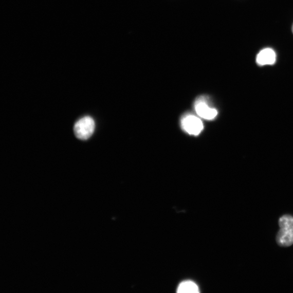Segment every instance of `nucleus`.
I'll use <instances>...</instances> for the list:
<instances>
[{
  "label": "nucleus",
  "mask_w": 293,
  "mask_h": 293,
  "mask_svg": "<svg viewBox=\"0 0 293 293\" xmlns=\"http://www.w3.org/2000/svg\"><path fill=\"white\" fill-rule=\"evenodd\" d=\"M182 129L191 135H198L204 129L202 121L197 117L188 115L182 120Z\"/></svg>",
  "instance_id": "7ed1b4c3"
},
{
  "label": "nucleus",
  "mask_w": 293,
  "mask_h": 293,
  "mask_svg": "<svg viewBox=\"0 0 293 293\" xmlns=\"http://www.w3.org/2000/svg\"><path fill=\"white\" fill-rule=\"evenodd\" d=\"M95 129L94 120L90 116H85L78 121L74 126V133L78 139L86 140L93 134Z\"/></svg>",
  "instance_id": "f03ea898"
},
{
  "label": "nucleus",
  "mask_w": 293,
  "mask_h": 293,
  "mask_svg": "<svg viewBox=\"0 0 293 293\" xmlns=\"http://www.w3.org/2000/svg\"><path fill=\"white\" fill-rule=\"evenodd\" d=\"M277 60V55L274 51L270 48L263 49L257 55V63L260 66L272 65Z\"/></svg>",
  "instance_id": "39448f33"
},
{
  "label": "nucleus",
  "mask_w": 293,
  "mask_h": 293,
  "mask_svg": "<svg viewBox=\"0 0 293 293\" xmlns=\"http://www.w3.org/2000/svg\"><path fill=\"white\" fill-rule=\"evenodd\" d=\"M177 292L180 293H197L199 292V290L198 286L195 283L187 281L180 283L178 288Z\"/></svg>",
  "instance_id": "423d86ee"
},
{
  "label": "nucleus",
  "mask_w": 293,
  "mask_h": 293,
  "mask_svg": "<svg viewBox=\"0 0 293 293\" xmlns=\"http://www.w3.org/2000/svg\"><path fill=\"white\" fill-rule=\"evenodd\" d=\"M195 109L198 116L206 120H213L218 114L216 109L212 108L206 101L202 99H199L195 102Z\"/></svg>",
  "instance_id": "20e7f679"
},
{
  "label": "nucleus",
  "mask_w": 293,
  "mask_h": 293,
  "mask_svg": "<svg viewBox=\"0 0 293 293\" xmlns=\"http://www.w3.org/2000/svg\"><path fill=\"white\" fill-rule=\"evenodd\" d=\"M280 230L277 236L279 245L290 247L293 244V217L289 214L282 216L279 222Z\"/></svg>",
  "instance_id": "f257e3e1"
},
{
  "label": "nucleus",
  "mask_w": 293,
  "mask_h": 293,
  "mask_svg": "<svg viewBox=\"0 0 293 293\" xmlns=\"http://www.w3.org/2000/svg\"><path fill=\"white\" fill-rule=\"evenodd\" d=\"M292 33H293V24H292Z\"/></svg>",
  "instance_id": "0eeeda50"
}]
</instances>
